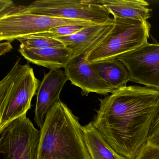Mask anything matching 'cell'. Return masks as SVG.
Here are the masks:
<instances>
[{"label":"cell","instance_id":"obj_1","mask_svg":"<svg viewBox=\"0 0 159 159\" xmlns=\"http://www.w3.org/2000/svg\"><path fill=\"white\" fill-rule=\"evenodd\" d=\"M98 100L95 127L118 154L136 159L148 143L159 107V91L126 86Z\"/></svg>","mask_w":159,"mask_h":159},{"label":"cell","instance_id":"obj_2","mask_svg":"<svg viewBox=\"0 0 159 159\" xmlns=\"http://www.w3.org/2000/svg\"><path fill=\"white\" fill-rule=\"evenodd\" d=\"M38 159H91L79 119L60 99L40 129Z\"/></svg>","mask_w":159,"mask_h":159},{"label":"cell","instance_id":"obj_3","mask_svg":"<svg viewBox=\"0 0 159 159\" xmlns=\"http://www.w3.org/2000/svg\"><path fill=\"white\" fill-rule=\"evenodd\" d=\"M21 57L0 81V131L14 120L27 114L40 84L29 64Z\"/></svg>","mask_w":159,"mask_h":159},{"label":"cell","instance_id":"obj_4","mask_svg":"<svg viewBox=\"0 0 159 159\" xmlns=\"http://www.w3.org/2000/svg\"><path fill=\"white\" fill-rule=\"evenodd\" d=\"M25 13L104 25L113 22L99 0H38L28 6L14 4L1 15Z\"/></svg>","mask_w":159,"mask_h":159},{"label":"cell","instance_id":"obj_5","mask_svg":"<svg viewBox=\"0 0 159 159\" xmlns=\"http://www.w3.org/2000/svg\"><path fill=\"white\" fill-rule=\"evenodd\" d=\"M113 21L111 31L86 57L90 64L116 59L148 42L151 25L148 21L116 16Z\"/></svg>","mask_w":159,"mask_h":159},{"label":"cell","instance_id":"obj_6","mask_svg":"<svg viewBox=\"0 0 159 159\" xmlns=\"http://www.w3.org/2000/svg\"><path fill=\"white\" fill-rule=\"evenodd\" d=\"M0 134L2 159H38L40 130L26 114L8 124Z\"/></svg>","mask_w":159,"mask_h":159},{"label":"cell","instance_id":"obj_7","mask_svg":"<svg viewBox=\"0 0 159 159\" xmlns=\"http://www.w3.org/2000/svg\"><path fill=\"white\" fill-rule=\"evenodd\" d=\"M91 26L96 24L80 20L25 13H12L0 16V41L11 43L30 35L49 31L66 25Z\"/></svg>","mask_w":159,"mask_h":159},{"label":"cell","instance_id":"obj_8","mask_svg":"<svg viewBox=\"0 0 159 159\" xmlns=\"http://www.w3.org/2000/svg\"><path fill=\"white\" fill-rule=\"evenodd\" d=\"M117 59L127 68L130 81L159 91V43H146Z\"/></svg>","mask_w":159,"mask_h":159},{"label":"cell","instance_id":"obj_9","mask_svg":"<svg viewBox=\"0 0 159 159\" xmlns=\"http://www.w3.org/2000/svg\"><path fill=\"white\" fill-rule=\"evenodd\" d=\"M99 44H93L82 53L72 57L64 68L68 80L72 85L80 88L83 96L92 93L107 95L116 90L99 76L86 59L89 53Z\"/></svg>","mask_w":159,"mask_h":159},{"label":"cell","instance_id":"obj_10","mask_svg":"<svg viewBox=\"0 0 159 159\" xmlns=\"http://www.w3.org/2000/svg\"><path fill=\"white\" fill-rule=\"evenodd\" d=\"M65 71L50 70L44 74L38 90L34 121L40 129L42 127L49 110L60 99V93L67 81Z\"/></svg>","mask_w":159,"mask_h":159},{"label":"cell","instance_id":"obj_11","mask_svg":"<svg viewBox=\"0 0 159 159\" xmlns=\"http://www.w3.org/2000/svg\"><path fill=\"white\" fill-rule=\"evenodd\" d=\"M113 25V22L89 26L70 36L55 39L62 42L66 48L71 50L74 57L83 52L93 44L101 43L111 31Z\"/></svg>","mask_w":159,"mask_h":159},{"label":"cell","instance_id":"obj_12","mask_svg":"<svg viewBox=\"0 0 159 159\" xmlns=\"http://www.w3.org/2000/svg\"><path fill=\"white\" fill-rule=\"evenodd\" d=\"M18 52L29 63L50 70L65 68L72 58L73 52L66 48L29 49L20 45Z\"/></svg>","mask_w":159,"mask_h":159},{"label":"cell","instance_id":"obj_13","mask_svg":"<svg viewBox=\"0 0 159 159\" xmlns=\"http://www.w3.org/2000/svg\"><path fill=\"white\" fill-rule=\"evenodd\" d=\"M113 16L147 21L152 10L143 0H99Z\"/></svg>","mask_w":159,"mask_h":159},{"label":"cell","instance_id":"obj_14","mask_svg":"<svg viewBox=\"0 0 159 159\" xmlns=\"http://www.w3.org/2000/svg\"><path fill=\"white\" fill-rule=\"evenodd\" d=\"M84 143L91 159H127L118 154L91 122L83 126Z\"/></svg>","mask_w":159,"mask_h":159},{"label":"cell","instance_id":"obj_15","mask_svg":"<svg viewBox=\"0 0 159 159\" xmlns=\"http://www.w3.org/2000/svg\"><path fill=\"white\" fill-rule=\"evenodd\" d=\"M92 65L99 76L115 90L126 86L130 81L127 68L117 58Z\"/></svg>","mask_w":159,"mask_h":159},{"label":"cell","instance_id":"obj_16","mask_svg":"<svg viewBox=\"0 0 159 159\" xmlns=\"http://www.w3.org/2000/svg\"><path fill=\"white\" fill-rule=\"evenodd\" d=\"M21 45L29 49L66 48L65 44L56 39L30 35L17 39Z\"/></svg>","mask_w":159,"mask_h":159},{"label":"cell","instance_id":"obj_17","mask_svg":"<svg viewBox=\"0 0 159 159\" xmlns=\"http://www.w3.org/2000/svg\"><path fill=\"white\" fill-rule=\"evenodd\" d=\"M87 26H89L82 25H66L53 28L49 31L34 35L39 37L56 39L70 36Z\"/></svg>","mask_w":159,"mask_h":159},{"label":"cell","instance_id":"obj_18","mask_svg":"<svg viewBox=\"0 0 159 159\" xmlns=\"http://www.w3.org/2000/svg\"><path fill=\"white\" fill-rule=\"evenodd\" d=\"M147 144L159 148V107L152 125Z\"/></svg>","mask_w":159,"mask_h":159},{"label":"cell","instance_id":"obj_19","mask_svg":"<svg viewBox=\"0 0 159 159\" xmlns=\"http://www.w3.org/2000/svg\"><path fill=\"white\" fill-rule=\"evenodd\" d=\"M136 159H159V148L147 144Z\"/></svg>","mask_w":159,"mask_h":159},{"label":"cell","instance_id":"obj_20","mask_svg":"<svg viewBox=\"0 0 159 159\" xmlns=\"http://www.w3.org/2000/svg\"><path fill=\"white\" fill-rule=\"evenodd\" d=\"M13 49L11 42L9 41L4 42L0 43V56L4 55L7 53L11 52Z\"/></svg>","mask_w":159,"mask_h":159}]
</instances>
